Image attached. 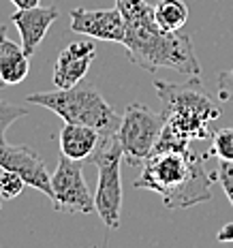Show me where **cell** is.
Listing matches in <instances>:
<instances>
[{
  "mask_svg": "<svg viewBox=\"0 0 233 248\" xmlns=\"http://www.w3.org/2000/svg\"><path fill=\"white\" fill-rule=\"evenodd\" d=\"M60 17V9L56 4L49 7H30V9H17L11 15V24L17 28L22 47L28 56L37 51L39 43L45 39L49 26Z\"/></svg>",
  "mask_w": 233,
  "mask_h": 248,
  "instance_id": "11",
  "label": "cell"
},
{
  "mask_svg": "<svg viewBox=\"0 0 233 248\" xmlns=\"http://www.w3.org/2000/svg\"><path fill=\"white\" fill-rule=\"evenodd\" d=\"M98 169V186L94 193V212L109 229L120 227L122 214V161L124 152L116 131L101 135V141L90 156Z\"/></svg>",
  "mask_w": 233,
  "mask_h": 248,
  "instance_id": "5",
  "label": "cell"
},
{
  "mask_svg": "<svg viewBox=\"0 0 233 248\" xmlns=\"http://www.w3.org/2000/svg\"><path fill=\"white\" fill-rule=\"evenodd\" d=\"M28 71L30 56L22 45L7 37V26H0V88L22 84Z\"/></svg>",
  "mask_w": 233,
  "mask_h": 248,
  "instance_id": "12",
  "label": "cell"
},
{
  "mask_svg": "<svg viewBox=\"0 0 233 248\" xmlns=\"http://www.w3.org/2000/svg\"><path fill=\"white\" fill-rule=\"evenodd\" d=\"M154 90L160 101V113L165 118V126H169L180 137L188 141L212 139L210 124L222 116L218 103L212 101L208 90L201 84V75L188 77L184 84L171 81H154Z\"/></svg>",
  "mask_w": 233,
  "mask_h": 248,
  "instance_id": "3",
  "label": "cell"
},
{
  "mask_svg": "<svg viewBox=\"0 0 233 248\" xmlns=\"http://www.w3.org/2000/svg\"><path fill=\"white\" fill-rule=\"evenodd\" d=\"M94 56H96V47L92 41H75V43H69L58 54V58H56L54 73H51L54 86L71 88V86L79 84L86 77Z\"/></svg>",
  "mask_w": 233,
  "mask_h": 248,
  "instance_id": "10",
  "label": "cell"
},
{
  "mask_svg": "<svg viewBox=\"0 0 233 248\" xmlns=\"http://www.w3.org/2000/svg\"><path fill=\"white\" fill-rule=\"evenodd\" d=\"M116 7L124 17L126 34L122 45L133 64L148 73L171 69L188 77L201 75L193 37L160 28L154 19V4H148L146 0H116Z\"/></svg>",
  "mask_w": 233,
  "mask_h": 248,
  "instance_id": "1",
  "label": "cell"
},
{
  "mask_svg": "<svg viewBox=\"0 0 233 248\" xmlns=\"http://www.w3.org/2000/svg\"><path fill=\"white\" fill-rule=\"evenodd\" d=\"M71 30L77 34H86L90 39L107 41V43H122L126 34L124 17L118 7L103 9V11L77 7L71 11Z\"/></svg>",
  "mask_w": 233,
  "mask_h": 248,
  "instance_id": "9",
  "label": "cell"
},
{
  "mask_svg": "<svg viewBox=\"0 0 233 248\" xmlns=\"http://www.w3.org/2000/svg\"><path fill=\"white\" fill-rule=\"evenodd\" d=\"M51 203L56 210L69 214H92L94 212V197L88 190L84 180L81 163L73 158L60 156L58 167L51 173Z\"/></svg>",
  "mask_w": 233,
  "mask_h": 248,
  "instance_id": "7",
  "label": "cell"
},
{
  "mask_svg": "<svg viewBox=\"0 0 233 248\" xmlns=\"http://www.w3.org/2000/svg\"><path fill=\"white\" fill-rule=\"evenodd\" d=\"M216 94L222 103H233V69L222 71L218 75V86H216Z\"/></svg>",
  "mask_w": 233,
  "mask_h": 248,
  "instance_id": "19",
  "label": "cell"
},
{
  "mask_svg": "<svg viewBox=\"0 0 233 248\" xmlns=\"http://www.w3.org/2000/svg\"><path fill=\"white\" fill-rule=\"evenodd\" d=\"M218 242H233V223L225 225L218 233Z\"/></svg>",
  "mask_w": 233,
  "mask_h": 248,
  "instance_id": "20",
  "label": "cell"
},
{
  "mask_svg": "<svg viewBox=\"0 0 233 248\" xmlns=\"http://www.w3.org/2000/svg\"><path fill=\"white\" fill-rule=\"evenodd\" d=\"M101 141V133L86 124H64L60 131V152L62 156L84 163L94 154Z\"/></svg>",
  "mask_w": 233,
  "mask_h": 248,
  "instance_id": "13",
  "label": "cell"
},
{
  "mask_svg": "<svg viewBox=\"0 0 233 248\" xmlns=\"http://www.w3.org/2000/svg\"><path fill=\"white\" fill-rule=\"evenodd\" d=\"M214 180L222 186L227 199H229V203L233 205V161H220V163H216Z\"/></svg>",
  "mask_w": 233,
  "mask_h": 248,
  "instance_id": "18",
  "label": "cell"
},
{
  "mask_svg": "<svg viewBox=\"0 0 233 248\" xmlns=\"http://www.w3.org/2000/svg\"><path fill=\"white\" fill-rule=\"evenodd\" d=\"M210 154L218 161H233V126L220 128L212 135Z\"/></svg>",
  "mask_w": 233,
  "mask_h": 248,
  "instance_id": "15",
  "label": "cell"
},
{
  "mask_svg": "<svg viewBox=\"0 0 233 248\" xmlns=\"http://www.w3.org/2000/svg\"><path fill=\"white\" fill-rule=\"evenodd\" d=\"M0 169L15 171L22 175L26 186L45 193L51 199V175L45 167V161L28 146H11V143H0Z\"/></svg>",
  "mask_w": 233,
  "mask_h": 248,
  "instance_id": "8",
  "label": "cell"
},
{
  "mask_svg": "<svg viewBox=\"0 0 233 248\" xmlns=\"http://www.w3.org/2000/svg\"><path fill=\"white\" fill-rule=\"evenodd\" d=\"M214 173L205 167V156L195 150L156 152L141 163V173L135 188H146L160 195L165 208L186 210L212 199Z\"/></svg>",
  "mask_w": 233,
  "mask_h": 248,
  "instance_id": "2",
  "label": "cell"
},
{
  "mask_svg": "<svg viewBox=\"0 0 233 248\" xmlns=\"http://www.w3.org/2000/svg\"><path fill=\"white\" fill-rule=\"evenodd\" d=\"M188 4L184 0H158L154 4V19L169 32H180V28L188 22Z\"/></svg>",
  "mask_w": 233,
  "mask_h": 248,
  "instance_id": "14",
  "label": "cell"
},
{
  "mask_svg": "<svg viewBox=\"0 0 233 248\" xmlns=\"http://www.w3.org/2000/svg\"><path fill=\"white\" fill-rule=\"evenodd\" d=\"M17 9H30V7H39L41 0H11Z\"/></svg>",
  "mask_w": 233,
  "mask_h": 248,
  "instance_id": "21",
  "label": "cell"
},
{
  "mask_svg": "<svg viewBox=\"0 0 233 248\" xmlns=\"http://www.w3.org/2000/svg\"><path fill=\"white\" fill-rule=\"evenodd\" d=\"M163 128V113L150 109L148 105H141V103L126 105L116 131L124 152V161H128L131 165H141L152 154Z\"/></svg>",
  "mask_w": 233,
  "mask_h": 248,
  "instance_id": "6",
  "label": "cell"
},
{
  "mask_svg": "<svg viewBox=\"0 0 233 248\" xmlns=\"http://www.w3.org/2000/svg\"><path fill=\"white\" fill-rule=\"evenodd\" d=\"M28 103L54 111L69 124H86V126L96 128L101 135L118 131V124H120V116L116 113L113 105L103 99L96 86L88 84L86 79L71 88H56L51 92L28 94Z\"/></svg>",
  "mask_w": 233,
  "mask_h": 248,
  "instance_id": "4",
  "label": "cell"
},
{
  "mask_svg": "<svg viewBox=\"0 0 233 248\" xmlns=\"http://www.w3.org/2000/svg\"><path fill=\"white\" fill-rule=\"evenodd\" d=\"M28 109H26L24 105H15V103H9V101H2L0 99V143H7V128L11 126L15 120H19V118H24Z\"/></svg>",
  "mask_w": 233,
  "mask_h": 248,
  "instance_id": "16",
  "label": "cell"
},
{
  "mask_svg": "<svg viewBox=\"0 0 233 248\" xmlns=\"http://www.w3.org/2000/svg\"><path fill=\"white\" fill-rule=\"evenodd\" d=\"M24 188H26V182L22 175L2 169V173H0V197L4 201H11L15 197H19Z\"/></svg>",
  "mask_w": 233,
  "mask_h": 248,
  "instance_id": "17",
  "label": "cell"
}]
</instances>
